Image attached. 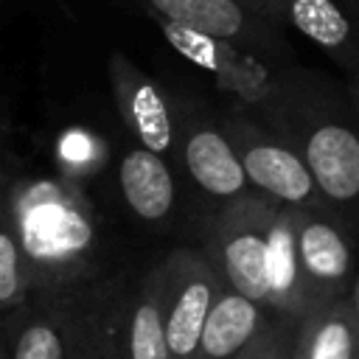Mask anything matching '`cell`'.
<instances>
[{"label": "cell", "instance_id": "20", "mask_svg": "<svg viewBox=\"0 0 359 359\" xmlns=\"http://www.w3.org/2000/svg\"><path fill=\"white\" fill-rule=\"evenodd\" d=\"M292 334L294 320L278 317L238 359H292Z\"/></svg>", "mask_w": 359, "mask_h": 359}, {"label": "cell", "instance_id": "9", "mask_svg": "<svg viewBox=\"0 0 359 359\" xmlns=\"http://www.w3.org/2000/svg\"><path fill=\"white\" fill-rule=\"evenodd\" d=\"M174 98H177L174 171L180 168L194 182V188L208 199L219 202V208L244 196H255L222 129L219 112L210 109L202 98H188V95H174Z\"/></svg>", "mask_w": 359, "mask_h": 359}, {"label": "cell", "instance_id": "14", "mask_svg": "<svg viewBox=\"0 0 359 359\" xmlns=\"http://www.w3.org/2000/svg\"><path fill=\"white\" fill-rule=\"evenodd\" d=\"M115 174H118V188H121L126 208L143 224L160 227L174 219L177 174L163 157L132 143L118 154Z\"/></svg>", "mask_w": 359, "mask_h": 359}, {"label": "cell", "instance_id": "22", "mask_svg": "<svg viewBox=\"0 0 359 359\" xmlns=\"http://www.w3.org/2000/svg\"><path fill=\"white\" fill-rule=\"evenodd\" d=\"M348 93H351V98H353V107L359 109V65H356V70L348 76Z\"/></svg>", "mask_w": 359, "mask_h": 359}, {"label": "cell", "instance_id": "21", "mask_svg": "<svg viewBox=\"0 0 359 359\" xmlns=\"http://www.w3.org/2000/svg\"><path fill=\"white\" fill-rule=\"evenodd\" d=\"M11 171H14V157H11V154L6 151V146L0 143V182H3Z\"/></svg>", "mask_w": 359, "mask_h": 359}, {"label": "cell", "instance_id": "6", "mask_svg": "<svg viewBox=\"0 0 359 359\" xmlns=\"http://www.w3.org/2000/svg\"><path fill=\"white\" fill-rule=\"evenodd\" d=\"M219 121L255 196L289 210L325 208L306 163L289 140L238 109L219 112Z\"/></svg>", "mask_w": 359, "mask_h": 359}, {"label": "cell", "instance_id": "1", "mask_svg": "<svg viewBox=\"0 0 359 359\" xmlns=\"http://www.w3.org/2000/svg\"><path fill=\"white\" fill-rule=\"evenodd\" d=\"M8 210L31 297L84 294L115 272L107 224L84 185L17 168L8 182Z\"/></svg>", "mask_w": 359, "mask_h": 359}, {"label": "cell", "instance_id": "11", "mask_svg": "<svg viewBox=\"0 0 359 359\" xmlns=\"http://www.w3.org/2000/svg\"><path fill=\"white\" fill-rule=\"evenodd\" d=\"M146 3L151 17L177 22L202 36H213L247 48L275 62L294 65L283 28L269 14H264L261 8L244 0H146Z\"/></svg>", "mask_w": 359, "mask_h": 359}, {"label": "cell", "instance_id": "12", "mask_svg": "<svg viewBox=\"0 0 359 359\" xmlns=\"http://www.w3.org/2000/svg\"><path fill=\"white\" fill-rule=\"evenodd\" d=\"M115 109L137 146L163 157L174 168L177 151V98L157 79L143 73L129 56L112 53L107 62Z\"/></svg>", "mask_w": 359, "mask_h": 359}, {"label": "cell", "instance_id": "7", "mask_svg": "<svg viewBox=\"0 0 359 359\" xmlns=\"http://www.w3.org/2000/svg\"><path fill=\"white\" fill-rule=\"evenodd\" d=\"M154 20L160 22L165 42L180 56H185L191 65H196L202 73H208L210 81L224 95L233 98V104H236L233 109H238L244 115L258 118L278 95L289 67H294V65H283L269 56L252 53L247 48L222 42V39L194 34L177 22H168L160 17H154Z\"/></svg>", "mask_w": 359, "mask_h": 359}, {"label": "cell", "instance_id": "10", "mask_svg": "<svg viewBox=\"0 0 359 359\" xmlns=\"http://www.w3.org/2000/svg\"><path fill=\"white\" fill-rule=\"evenodd\" d=\"M154 278L168 359H194L202 325L224 283L199 247H177L154 261Z\"/></svg>", "mask_w": 359, "mask_h": 359}, {"label": "cell", "instance_id": "25", "mask_svg": "<svg viewBox=\"0 0 359 359\" xmlns=\"http://www.w3.org/2000/svg\"><path fill=\"white\" fill-rule=\"evenodd\" d=\"M244 3H250V6H255V8H261V0H244Z\"/></svg>", "mask_w": 359, "mask_h": 359}, {"label": "cell", "instance_id": "26", "mask_svg": "<svg viewBox=\"0 0 359 359\" xmlns=\"http://www.w3.org/2000/svg\"><path fill=\"white\" fill-rule=\"evenodd\" d=\"M0 359H6V348H3V342H0Z\"/></svg>", "mask_w": 359, "mask_h": 359}, {"label": "cell", "instance_id": "4", "mask_svg": "<svg viewBox=\"0 0 359 359\" xmlns=\"http://www.w3.org/2000/svg\"><path fill=\"white\" fill-rule=\"evenodd\" d=\"M93 292L73 297H28V303L0 325L6 359H104Z\"/></svg>", "mask_w": 359, "mask_h": 359}, {"label": "cell", "instance_id": "19", "mask_svg": "<svg viewBox=\"0 0 359 359\" xmlns=\"http://www.w3.org/2000/svg\"><path fill=\"white\" fill-rule=\"evenodd\" d=\"M107 143L104 137L93 135L90 129H81V126H73V129H65L59 137H56V146H53V160H56V174L70 180V182H79L84 185L87 177L104 171L107 165Z\"/></svg>", "mask_w": 359, "mask_h": 359}, {"label": "cell", "instance_id": "23", "mask_svg": "<svg viewBox=\"0 0 359 359\" xmlns=\"http://www.w3.org/2000/svg\"><path fill=\"white\" fill-rule=\"evenodd\" d=\"M348 303H351V309H353V314H356V320H359V269H356V283H353V292H351Z\"/></svg>", "mask_w": 359, "mask_h": 359}, {"label": "cell", "instance_id": "3", "mask_svg": "<svg viewBox=\"0 0 359 359\" xmlns=\"http://www.w3.org/2000/svg\"><path fill=\"white\" fill-rule=\"evenodd\" d=\"M93 314L104 359H168L154 264L112 272L93 292Z\"/></svg>", "mask_w": 359, "mask_h": 359}, {"label": "cell", "instance_id": "8", "mask_svg": "<svg viewBox=\"0 0 359 359\" xmlns=\"http://www.w3.org/2000/svg\"><path fill=\"white\" fill-rule=\"evenodd\" d=\"M303 314L351 297L359 269V236L328 208L292 210Z\"/></svg>", "mask_w": 359, "mask_h": 359}, {"label": "cell", "instance_id": "15", "mask_svg": "<svg viewBox=\"0 0 359 359\" xmlns=\"http://www.w3.org/2000/svg\"><path fill=\"white\" fill-rule=\"evenodd\" d=\"M280 314L233 289H222L196 342L194 359H238Z\"/></svg>", "mask_w": 359, "mask_h": 359}, {"label": "cell", "instance_id": "13", "mask_svg": "<svg viewBox=\"0 0 359 359\" xmlns=\"http://www.w3.org/2000/svg\"><path fill=\"white\" fill-rule=\"evenodd\" d=\"M283 31L292 28L325 50L351 76L359 65V11L345 0H261Z\"/></svg>", "mask_w": 359, "mask_h": 359}, {"label": "cell", "instance_id": "16", "mask_svg": "<svg viewBox=\"0 0 359 359\" xmlns=\"http://www.w3.org/2000/svg\"><path fill=\"white\" fill-rule=\"evenodd\" d=\"M292 359H359V320L348 300L294 320Z\"/></svg>", "mask_w": 359, "mask_h": 359}, {"label": "cell", "instance_id": "24", "mask_svg": "<svg viewBox=\"0 0 359 359\" xmlns=\"http://www.w3.org/2000/svg\"><path fill=\"white\" fill-rule=\"evenodd\" d=\"M345 3H348L351 8H356V11H359V0H345Z\"/></svg>", "mask_w": 359, "mask_h": 359}, {"label": "cell", "instance_id": "17", "mask_svg": "<svg viewBox=\"0 0 359 359\" xmlns=\"http://www.w3.org/2000/svg\"><path fill=\"white\" fill-rule=\"evenodd\" d=\"M264 306L280 317L297 320L303 314L300 303V275H297V250H294V219L289 208H278L269 250H266V294Z\"/></svg>", "mask_w": 359, "mask_h": 359}, {"label": "cell", "instance_id": "18", "mask_svg": "<svg viewBox=\"0 0 359 359\" xmlns=\"http://www.w3.org/2000/svg\"><path fill=\"white\" fill-rule=\"evenodd\" d=\"M17 171V168H14ZM14 171L0 182V325L28 303V283L22 272L20 244L8 210V182Z\"/></svg>", "mask_w": 359, "mask_h": 359}, {"label": "cell", "instance_id": "2", "mask_svg": "<svg viewBox=\"0 0 359 359\" xmlns=\"http://www.w3.org/2000/svg\"><path fill=\"white\" fill-rule=\"evenodd\" d=\"M255 121L292 143L323 205L359 236V109L348 84L294 65Z\"/></svg>", "mask_w": 359, "mask_h": 359}, {"label": "cell", "instance_id": "5", "mask_svg": "<svg viewBox=\"0 0 359 359\" xmlns=\"http://www.w3.org/2000/svg\"><path fill=\"white\" fill-rule=\"evenodd\" d=\"M278 208L261 196L236 199L210 213L199 247L222 283L255 303L266 294V250Z\"/></svg>", "mask_w": 359, "mask_h": 359}]
</instances>
